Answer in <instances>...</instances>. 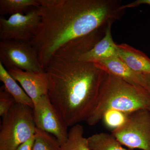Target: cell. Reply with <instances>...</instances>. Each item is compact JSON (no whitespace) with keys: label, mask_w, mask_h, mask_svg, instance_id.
<instances>
[{"label":"cell","mask_w":150,"mask_h":150,"mask_svg":"<svg viewBox=\"0 0 150 150\" xmlns=\"http://www.w3.org/2000/svg\"><path fill=\"white\" fill-rule=\"evenodd\" d=\"M7 71L21 85L34 105L42 96L48 95V81L45 71L41 73L25 71L16 69Z\"/></svg>","instance_id":"9"},{"label":"cell","mask_w":150,"mask_h":150,"mask_svg":"<svg viewBox=\"0 0 150 150\" xmlns=\"http://www.w3.org/2000/svg\"><path fill=\"white\" fill-rule=\"evenodd\" d=\"M83 127L79 124L72 126L67 141L61 144L62 150H91L87 138L84 137Z\"/></svg>","instance_id":"15"},{"label":"cell","mask_w":150,"mask_h":150,"mask_svg":"<svg viewBox=\"0 0 150 150\" xmlns=\"http://www.w3.org/2000/svg\"><path fill=\"white\" fill-rule=\"evenodd\" d=\"M40 4L37 0H1L0 14L11 15L17 13L24 14L30 10L38 8Z\"/></svg>","instance_id":"16"},{"label":"cell","mask_w":150,"mask_h":150,"mask_svg":"<svg viewBox=\"0 0 150 150\" xmlns=\"http://www.w3.org/2000/svg\"><path fill=\"white\" fill-rule=\"evenodd\" d=\"M90 48L87 37L73 40L58 50L44 69L48 97L68 127L87 120L105 75L94 63L79 59Z\"/></svg>","instance_id":"1"},{"label":"cell","mask_w":150,"mask_h":150,"mask_svg":"<svg viewBox=\"0 0 150 150\" xmlns=\"http://www.w3.org/2000/svg\"><path fill=\"white\" fill-rule=\"evenodd\" d=\"M0 63L7 70L16 69L25 71L44 72L37 51L30 42L1 41Z\"/></svg>","instance_id":"6"},{"label":"cell","mask_w":150,"mask_h":150,"mask_svg":"<svg viewBox=\"0 0 150 150\" xmlns=\"http://www.w3.org/2000/svg\"><path fill=\"white\" fill-rule=\"evenodd\" d=\"M91 150H131L123 146L111 134L100 133L87 138Z\"/></svg>","instance_id":"14"},{"label":"cell","mask_w":150,"mask_h":150,"mask_svg":"<svg viewBox=\"0 0 150 150\" xmlns=\"http://www.w3.org/2000/svg\"><path fill=\"white\" fill-rule=\"evenodd\" d=\"M31 108L16 103L2 117L0 150H16L34 136L36 130Z\"/></svg>","instance_id":"4"},{"label":"cell","mask_w":150,"mask_h":150,"mask_svg":"<svg viewBox=\"0 0 150 150\" xmlns=\"http://www.w3.org/2000/svg\"><path fill=\"white\" fill-rule=\"evenodd\" d=\"M150 106V93L146 89L105 72L96 104L86 122L91 126L97 124L109 110L129 114Z\"/></svg>","instance_id":"3"},{"label":"cell","mask_w":150,"mask_h":150,"mask_svg":"<svg viewBox=\"0 0 150 150\" xmlns=\"http://www.w3.org/2000/svg\"><path fill=\"white\" fill-rule=\"evenodd\" d=\"M119 58L134 71L150 74V59L144 53L126 44L118 45Z\"/></svg>","instance_id":"12"},{"label":"cell","mask_w":150,"mask_h":150,"mask_svg":"<svg viewBox=\"0 0 150 150\" xmlns=\"http://www.w3.org/2000/svg\"><path fill=\"white\" fill-rule=\"evenodd\" d=\"M128 113L116 110H109L103 115L102 120L105 126L112 131L120 128L126 123Z\"/></svg>","instance_id":"18"},{"label":"cell","mask_w":150,"mask_h":150,"mask_svg":"<svg viewBox=\"0 0 150 150\" xmlns=\"http://www.w3.org/2000/svg\"><path fill=\"white\" fill-rule=\"evenodd\" d=\"M112 21L105 27L104 35L92 48L83 52L79 56L80 60L83 62H95L119 57L118 45L112 39L111 32Z\"/></svg>","instance_id":"10"},{"label":"cell","mask_w":150,"mask_h":150,"mask_svg":"<svg viewBox=\"0 0 150 150\" xmlns=\"http://www.w3.org/2000/svg\"><path fill=\"white\" fill-rule=\"evenodd\" d=\"M0 80L9 93L13 96L16 103L34 108V104L31 98L13 78L7 70L0 63Z\"/></svg>","instance_id":"13"},{"label":"cell","mask_w":150,"mask_h":150,"mask_svg":"<svg viewBox=\"0 0 150 150\" xmlns=\"http://www.w3.org/2000/svg\"><path fill=\"white\" fill-rule=\"evenodd\" d=\"M111 134L131 149L150 150V111L142 109L129 113L126 123Z\"/></svg>","instance_id":"5"},{"label":"cell","mask_w":150,"mask_h":150,"mask_svg":"<svg viewBox=\"0 0 150 150\" xmlns=\"http://www.w3.org/2000/svg\"><path fill=\"white\" fill-rule=\"evenodd\" d=\"M13 96L3 85L0 88V115H5L16 103Z\"/></svg>","instance_id":"19"},{"label":"cell","mask_w":150,"mask_h":150,"mask_svg":"<svg viewBox=\"0 0 150 150\" xmlns=\"http://www.w3.org/2000/svg\"><path fill=\"white\" fill-rule=\"evenodd\" d=\"M144 4L150 6V0H137L128 4L121 5L120 7V9L121 10H124L126 8L135 7Z\"/></svg>","instance_id":"20"},{"label":"cell","mask_w":150,"mask_h":150,"mask_svg":"<svg viewBox=\"0 0 150 150\" xmlns=\"http://www.w3.org/2000/svg\"><path fill=\"white\" fill-rule=\"evenodd\" d=\"M96 65L105 72L133 84L145 88L144 74L134 71L119 57L103 60L94 63Z\"/></svg>","instance_id":"11"},{"label":"cell","mask_w":150,"mask_h":150,"mask_svg":"<svg viewBox=\"0 0 150 150\" xmlns=\"http://www.w3.org/2000/svg\"><path fill=\"white\" fill-rule=\"evenodd\" d=\"M39 7L25 14L17 13L8 19L0 17V39L30 42L34 37L41 20Z\"/></svg>","instance_id":"7"},{"label":"cell","mask_w":150,"mask_h":150,"mask_svg":"<svg viewBox=\"0 0 150 150\" xmlns=\"http://www.w3.org/2000/svg\"><path fill=\"white\" fill-rule=\"evenodd\" d=\"M34 142V136L20 145L16 150H32Z\"/></svg>","instance_id":"21"},{"label":"cell","mask_w":150,"mask_h":150,"mask_svg":"<svg viewBox=\"0 0 150 150\" xmlns=\"http://www.w3.org/2000/svg\"><path fill=\"white\" fill-rule=\"evenodd\" d=\"M32 150H62L61 144L51 134L36 128Z\"/></svg>","instance_id":"17"},{"label":"cell","mask_w":150,"mask_h":150,"mask_svg":"<svg viewBox=\"0 0 150 150\" xmlns=\"http://www.w3.org/2000/svg\"><path fill=\"white\" fill-rule=\"evenodd\" d=\"M145 78V88L150 93V74H144ZM150 111V106L149 108Z\"/></svg>","instance_id":"22"},{"label":"cell","mask_w":150,"mask_h":150,"mask_svg":"<svg viewBox=\"0 0 150 150\" xmlns=\"http://www.w3.org/2000/svg\"><path fill=\"white\" fill-rule=\"evenodd\" d=\"M41 20L30 41L45 69L56 52L119 18L124 10L118 1L37 0Z\"/></svg>","instance_id":"2"},{"label":"cell","mask_w":150,"mask_h":150,"mask_svg":"<svg viewBox=\"0 0 150 150\" xmlns=\"http://www.w3.org/2000/svg\"><path fill=\"white\" fill-rule=\"evenodd\" d=\"M33 115L36 128L53 135L61 144L67 141L68 127L48 95L42 96L34 105Z\"/></svg>","instance_id":"8"}]
</instances>
